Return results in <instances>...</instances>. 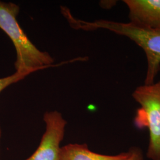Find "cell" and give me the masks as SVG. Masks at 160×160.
Wrapping results in <instances>:
<instances>
[{
	"mask_svg": "<svg viewBox=\"0 0 160 160\" xmlns=\"http://www.w3.org/2000/svg\"><path fill=\"white\" fill-rule=\"evenodd\" d=\"M127 160H144V155L142 150L138 147H133V151Z\"/></svg>",
	"mask_w": 160,
	"mask_h": 160,
	"instance_id": "ba28073f",
	"label": "cell"
},
{
	"mask_svg": "<svg viewBox=\"0 0 160 160\" xmlns=\"http://www.w3.org/2000/svg\"><path fill=\"white\" fill-rule=\"evenodd\" d=\"M132 151L133 147L119 154H101L91 151L86 143H69L61 147V160H127Z\"/></svg>",
	"mask_w": 160,
	"mask_h": 160,
	"instance_id": "8992f818",
	"label": "cell"
},
{
	"mask_svg": "<svg viewBox=\"0 0 160 160\" xmlns=\"http://www.w3.org/2000/svg\"><path fill=\"white\" fill-rule=\"evenodd\" d=\"M20 8L12 2L0 1V29L10 38L16 51L14 63L16 72L36 71L52 66L53 58L38 49L18 24L17 16Z\"/></svg>",
	"mask_w": 160,
	"mask_h": 160,
	"instance_id": "7a4b0ae2",
	"label": "cell"
},
{
	"mask_svg": "<svg viewBox=\"0 0 160 160\" xmlns=\"http://www.w3.org/2000/svg\"><path fill=\"white\" fill-rule=\"evenodd\" d=\"M45 132L34 153L25 160H61V143L67 122L57 110L46 112L43 116Z\"/></svg>",
	"mask_w": 160,
	"mask_h": 160,
	"instance_id": "277c9868",
	"label": "cell"
},
{
	"mask_svg": "<svg viewBox=\"0 0 160 160\" xmlns=\"http://www.w3.org/2000/svg\"><path fill=\"white\" fill-rule=\"evenodd\" d=\"M132 96L140 106L134 119L135 125L148 129L146 155L150 160H160V81L138 87Z\"/></svg>",
	"mask_w": 160,
	"mask_h": 160,
	"instance_id": "3957f363",
	"label": "cell"
},
{
	"mask_svg": "<svg viewBox=\"0 0 160 160\" xmlns=\"http://www.w3.org/2000/svg\"><path fill=\"white\" fill-rule=\"evenodd\" d=\"M33 72V71H27L23 72H16L14 74L4 78H0V92L7 87L24 79L27 75Z\"/></svg>",
	"mask_w": 160,
	"mask_h": 160,
	"instance_id": "52a82bcc",
	"label": "cell"
},
{
	"mask_svg": "<svg viewBox=\"0 0 160 160\" xmlns=\"http://www.w3.org/2000/svg\"><path fill=\"white\" fill-rule=\"evenodd\" d=\"M61 10L70 25L74 29L84 30L106 29L134 42L143 49L147 59L144 84L148 85L155 82V78L160 69V29L149 28L131 22L123 23L104 20L85 22L73 17L66 7H62Z\"/></svg>",
	"mask_w": 160,
	"mask_h": 160,
	"instance_id": "6da1fadb",
	"label": "cell"
},
{
	"mask_svg": "<svg viewBox=\"0 0 160 160\" xmlns=\"http://www.w3.org/2000/svg\"><path fill=\"white\" fill-rule=\"evenodd\" d=\"M132 23L160 29V0H125Z\"/></svg>",
	"mask_w": 160,
	"mask_h": 160,
	"instance_id": "5b68a950",
	"label": "cell"
},
{
	"mask_svg": "<svg viewBox=\"0 0 160 160\" xmlns=\"http://www.w3.org/2000/svg\"><path fill=\"white\" fill-rule=\"evenodd\" d=\"M1 126H0V141H1Z\"/></svg>",
	"mask_w": 160,
	"mask_h": 160,
	"instance_id": "9c48e42d",
	"label": "cell"
}]
</instances>
